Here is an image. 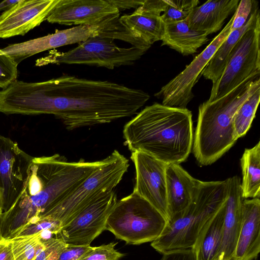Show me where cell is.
I'll use <instances>...</instances> for the list:
<instances>
[{"instance_id":"31","label":"cell","mask_w":260,"mask_h":260,"mask_svg":"<svg viewBox=\"0 0 260 260\" xmlns=\"http://www.w3.org/2000/svg\"><path fill=\"white\" fill-rule=\"evenodd\" d=\"M18 64L0 49V88H6L16 80Z\"/></svg>"},{"instance_id":"8","label":"cell","mask_w":260,"mask_h":260,"mask_svg":"<svg viewBox=\"0 0 260 260\" xmlns=\"http://www.w3.org/2000/svg\"><path fill=\"white\" fill-rule=\"evenodd\" d=\"M114 40L101 33L67 52L51 50L46 56L36 60V66L78 64L113 69L122 66L132 65L146 52L133 46L119 47Z\"/></svg>"},{"instance_id":"2","label":"cell","mask_w":260,"mask_h":260,"mask_svg":"<svg viewBox=\"0 0 260 260\" xmlns=\"http://www.w3.org/2000/svg\"><path fill=\"white\" fill-rule=\"evenodd\" d=\"M103 159L69 161L58 154L34 157L27 183L8 216L16 228L36 222L69 197Z\"/></svg>"},{"instance_id":"20","label":"cell","mask_w":260,"mask_h":260,"mask_svg":"<svg viewBox=\"0 0 260 260\" xmlns=\"http://www.w3.org/2000/svg\"><path fill=\"white\" fill-rule=\"evenodd\" d=\"M260 252V200L244 199L241 230L230 260H253Z\"/></svg>"},{"instance_id":"32","label":"cell","mask_w":260,"mask_h":260,"mask_svg":"<svg viewBox=\"0 0 260 260\" xmlns=\"http://www.w3.org/2000/svg\"><path fill=\"white\" fill-rule=\"evenodd\" d=\"M256 2L251 0L239 1L237 9L234 12L235 16L232 22L231 31L242 27L247 21Z\"/></svg>"},{"instance_id":"24","label":"cell","mask_w":260,"mask_h":260,"mask_svg":"<svg viewBox=\"0 0 260 260\" xmlns=\"http://www.w3.org/2000/svg\"><path fill=\"white\" fill-rule=\"evenodd\" d=\"M225 210V203L212 218L191 248L197 260H217L222 243Z\"/></svg>"},{"instance_id":"22","label":"cell","mask_w":260,"mask_h":260,"mask_svg":"<svg viewBox=\"0 0 260 260\" xmlns=\"http://www.w3.org/2000/svg\"><path fill=\"white\" fill-rule=\"evenodd\" d=\"M161 45H166L183 55L193 54L206 44L208 36L191 28L186 20L165 24Z\"/></svg>"},{"instance_id":"38","label":"cell","mask_w":260,"mask_h":260,"mask_svg":"<svg viewBox=\"0 0 260 260\" xmlns=\"http://www.w3.org/2000/svg\"><path fill=\"white\" fill-rule=\"evenodd\" d=\"M3 213V202L1 194L0 192V215Z\"/></svg>"},{"instance_id":"34","label":"cell","mask_w":260,"mask_h":260,"mask_svg":"<svg viewBox=\"0 0 260 260\" xmlns=\"http://www.w3.org/2000/svg\"><path fill=\"white\" fill-rule=\"evenodd\" d=\"M161 260H197L191 248L175 251L163 254Z\"/></svg>"},{"instance_id":"28","label":"cell","mask_w":260,"mask_h":260,"mask_svg":"<svg viewBox=\"0 0 260 260\" xmlns=\"http://www.w3.org/2000/svg\"><path fill=\"white\" fill-rule=\"evenodd\" d=\"M168 4L161 18L165 24L185 20L198 6V0H167Z\"/></svg>"},{"instance_id":"5","label":"cell","mask_w":260,"mask_h":260,"mask_svg":"<svg viewBox=\"0 0 260 260\" xmlns=\"http://www.w3.org/2000/svg\"><path fill=\"white\" fill-rule=\"evenodd\" d=\"M228 179L200 180L196 194L181 216L167 224L151 246L162 254L192 248L197 240L226 202Z\"/></svg>"},{"instance_id":"4","label":"cell","mask_w":260,"mask_h":260,"mask_svg":"<svg viewBox=\"0 0 260 260\" xmlns=\"http://www.w3.org/2000/svg\"><path fill=\"white\" fill-rule=\"evenodd\" d=\"M259 88V77L251 78L222 97L200 105L192 148L200 165H212L235 144L238 139L233 125V117Z\"/></svg>"},{"instance_id":"33","label":"cell","mask_w":260,"mask_h":260,"mask_svg":"<svg viewBox=\"0 0 260 260\" xmlns=\"http://www.w3.org/2000/svg\"><path fill=\"white\" fill-rule=\"evenodd\" d=\"M92 247L67 245L59 255L58 260H78Z\"/></svg>"},{"instance_id":"27","label":"cell","mask_w":260,"mask_h":260,"mask_svg":"<svg viewBox=\"0 0 260 260\" xmlns=\"http://www.w3.org/2000/svg\"><path fill=\"white\" fill-rule=\"evenodd\" d=\"M41 234L7 239L15 260H35L41 245Z\"/></svg>"},{"instance_id":"6","label":"cell","mask_w":260,"mask_h":260,"mask_svg":"<svg viewBox=\"0 0 260 260\" xmlns=\"http://www.w3.org/2000/svg\"><path fill=\"white\" fill-rule=\"evenodd\" d=\"M167 223L156 208L133 191L117 201L108 217L105 230L127 244L139 245L156 240Z\"/></svg>"},{"instance_id":"19","label":"cell","mask_w":260,"mask_h":260,"mask_svg":"<svg viewBox=\"0 0 260 260\" xmlns=\"http://www.w3.org/2000/svg\"><path fill=\"white\" fill-rule=\"evenodd\" d=\"M228 179V193L222 243L217 260H230L232 257L241 230L242 203L241 179L238 176Z\"/></svg>"},{"instance_id":"25","label":"cell","mask_w":260,"mask_h":260,"mask_svg":"<svg viewBox=\"0 0 260 260\" xmlns=\"http://www.w3.org/2000/svg\"><path fill=\"white\" fill-rule=\"evenodd\" d=\"M242 180L241 182L244 199L259 198L260 195V142L245 149L240 159Z\"/></svg>"},{"instance_id":"7","label":"cell","mask_w":260,"mask_h":260,"mask_svg":"<svg viewBox=\"0 0 260 260\" xmlns=\"http://www.w3.org/2000/svg\"><path fill=\"white\" fill-rule=\"evenodd\" d=\"M128 167V160L114 150L74 192L45 217L59 222L62 228L91 203L114 190Z\"/></svg>"},{"instance_id":"35","label":"cell","mask_w":260,"mask_h":260,"mask_svg":"<svg viewBox=\"0 0 260 260\" xmlns=\"http://www.w3.org/2000/svg\"><path fill=\"white\" fill-rule=\"evenodd\" d=\"M108 1L112 4L115 8L118 9L120 11L125 9H130L132 8L137 9L140 6H142L145 0L143 1H114L108 0Z\"/></svg>"},{"instance_id":"23","label":"cell","mask_w":260,"mask_h":260,"mask_svg":"<svg viewBox=\"0 0 260 260\" xmlns=\"http://www.w3.org/2000/svg\"><path fill=\"white\" fill-rule=\"evenodd\" d=\"M256 5L246 23L241 28L231 31L203 70L201 75L211 80L212 84L215 83L222 75L230 54L239 40L254 25L257 18L260 16Z\"/></svg>"},{"instance_id":"16","label":"cell","mask_w":260,"mask_h":260,"mask_svg":"<svg viewBox=\"0 0 260 260\" xmlns=\"http://www.w3.org/2000/svg\"><path fill=\"white\" fill-rule=\"evenodd\" d=\"M105 28V26L77 25L66 29L56 30L53 34L22 43L11 44L1 50L18 64L23 60L41 52L84 42L99 35Z\"/></svg>"},{"instance_id":"15","label":"cell","mask_w":260,"mask_h":260,"mask_svg":"<svg viewBox=\"0 0 260 260\" xmlns=\"http://www.w3.org/2000/svg\"><path fill=\"white\" fill-rule=\"evenodd\" d=\"M131 158L136 171L133 192L148 201L167 220L166 177L167 164L139 151L132 153Z\"/></svg>"},{"instance_id":"13","label":"cell","mask_w":260,"mask_h":260,"mask_svg":"<svg viewBox=\"0 0 260 260\" xmlns=\"http://www.w3.org/2000/svg\"><path fill=\"white\" fill-rule=\"evenodd\" d=\"M117 201L115 190L104 194L63 226L55 237L68 245H90L105 230L108 217Z\"/></svg>"},{"instance_id":"14","label":"cell","mask_w":260,"mask_h":260,"mask_svg":"<svg viewBox=\"0 0 260 260\" xmlns=\"http://www.w3.org/2000/svg\"><path fill=\"white\" fill-rule=\"evenodd\" d=\"M119 16L108 0H58L46 20L66 25L109 26Z\"/></svg>"},{"instance_id":"10","label":"cell","mask_w":260,"mask_h":260,"mask_svg":"<svg viewBox=\"0 0 260 260\" xmlns=\"http://www.w3.org/2000/svg\"><path fill=\"white\" fill-rule=\"evenodd\" d=\"M167 4V0H145L133 13L119 17L113 38L146 51L154 42L162 39L165 24L160 13Z\"/></svg>"},{"instance_id":"1","label":"cell","mask_w":260,"mask_h":260,"mask_svg":"<svg viewBox=\"0 0 260 260\" xmlns=\"http://www.w3.org/2000/svg\"><path fill=\"white\" fill-rule=\"evenodd\" d=\"M149 99L141 89L115 82L63 75L37 82L16 80L0 91V112L52 114L73 130L133 116Z\"/></svg>"},{"instance_id":"30","label":"cell","mask_w":260,"mask_h":260,"mask_svg":"<svg viewBox=\"0 0 260 260\" xmlns=\"http://www.w3.org/2000/svg\"><path fill=\"white\" fill-rule=\"evenodd\" d=\"M116 245V243L111 242L98 247H92L78 260H119L124 254L115 248Z\"/></svg>"},{"instance_id":"26","label":"cell","mask_w":260,"mask_h":260,"mask_svg":"<svg viewBox=\"0 0 260 260\" xmlns=\"http://www.w3.org/2000/svg\"><path fill=\"white\" fill-rule=\"evenodd\" d=\"M260 100V88L255 90L241 105L233 118V127L238 139L249 129Z\"/></svg>"},{"instance_id":"17","label":"cell","mask_w":260,"mask_h":260,"mask_svg":"<svg viewBox=\"0 0 260 260\" xmlns=\"http://www.w3.org/2000/svg\"><path fill=\"white\" fill-rule=\"evenodd\" d=\"M58 0H19L0 16V38L23 36L46 19Z\"/></svg>"},{"instance_id":"12","label":"cell","mask_w":260,"mask_h":260,"mask_svg":"<svg viewBox=\"0 0 260 260\" xmlns=\"http://www.w3.org/2000/svg\"><path fill=\"white\" fill-rule=\"evenodd\" d=\"M34 157L21 150L17 143L0 135V192L3 213L14 206L23 191Z\"/></svg>"},{"instance_id":"3","label":"cell","mask_w":260,"mask_h":260,"mask_svg":"<svg viewBox=\"0 0 260 260\" xmlns=\"http://www.w3.org/2000/svg\"><path fill=\"white\" fill-rule=\"evenodd\" d=\"M125 143L169 165L187 159L193 141L192 113L159 103L145 107L123 127Z\"/></svg>"},{"instance_id":"9","label":"cell","mask_w":260,"mask_h":260,"mask_svg":"<svg viewBox=\"0 0 260 260\" xmlns=\"http://www.w3.org/2000/svg\"><path fill=\"white\" fill-rule=\"evenodd\" d=\"M260 16L233 49L223 73L212 84L209 102L226 95L243 82L259 77Z\"/></svg>"},{"instance_id":"21","label":"cell","mask_w":260,"mask_h":260,"mask_svg":"<svg viewBox=\"0 0 260 260\" xmlns=\"http://www.w3.org/2000/svg\"><path fill=\"white\" fill-rule=\"evenodd\" d=\"M238 0H210L196 7L186 19L189 26L207 36L216 32L225 20L235 12Z\"/></svg>"},{"instance_id":"37","label":"cell","mask_w":260,"mask_h":260,"mask_svg":"<svg viewBox=\"0 0 260 260\" xmlns=\"http://www.w3.org/2000/svg\"><path fill=\"white\" fill-rule=\"evenodd\" d=\"M19 0H5L0 3V11H6L17 3Z\"/></svg>"},{"instance_id":"36","label":"cell","mask_w":260,"mask_h":260,"mask_svg":"<svg viewBox=\"0 0 260 260\" xmlns=\"http://www.w3.org/2000/svg\"><path fill=\"white\" fill-rule=\"evenodd\" d=\"M0 260H15L8 240L0 238Z\"/></svg>"},{"instance_id":"18","label":"cell","mask_w":260,"mask_h":260,"mask_svg":"<svg viewBox=\"0 0 260 260\" xmlns=\"http://www.w3.org/2000/svg\"><path fill=\"white\" fill-rule=\"evenodd\" d=\"M167 224L181 216L191 203L200 180L191 176L179 164L167 165L166 171Z\"/></svg>"},{"instance_id":"29","label":"cell","mask_w":260,"mask_h":260,"mask_svg":"<svg viewBox=\"0 0 260 260\" xmlns=\"http://www.w3.org/2000/svg\"><path fill=\"white\" fill-rule=\"evenodd\" d=\"M41 244L35 260H58L67 244L55 237L41 239Z\"/></svg>"},{"instance_id":"11","label":"cell","mask_w":260,"mask_h":260,"mask_svg":"<svg viewBox=\"0 0 260 260\" xmlns=\"http://www.w3.org/2000/svg\"><path fill=\"white\" fill-rule=\"evenodd\" d=\"M235 14L228 24L205 49L198 55L185 69L172 79L155 94L162 99V104L179 108H186L194 95L192 88L200 75L213 57L218 48L231 32Z\"/></svg>"}]
</instances>
